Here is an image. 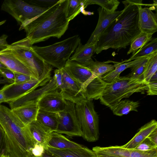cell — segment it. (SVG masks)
Returning a JSON list of instances; mask_svg holds the SVG:
<instances>
[{"label":"cell","mask_w":157,"mask_h":157,"mask_svg":"<svg viewBox=\"0 0 157 157\" xmlns=\"http://www.w3.org/2000/svg\"><path fill=\"white\" fill-rule=\"evenodd\" d=\"M139 105L138 101H134L127 99L121 100L111 110L114 115L121 116L127 114L131 111L138 112L137 108Z\"/></svg>","instance_id":"30"},{"label":"cell","mask_w":157,"mask_h":157,"mask_svg":"<svg viewBox=\"0 0 157 157\" xmlns=\"http://www.w3.org/2000/svg\"><path fill=\"white\" fill-rule=\"evenodd\" d=\"M29 131L35 141L43 145L46 149L49 133L36 120L28 126Z\"/></svg>","instance_id":"27"},{"label":"cell","mask_w":157,"mask_h":157,"mask_svg":"<svg viewBox=\"0 0 157 157\" xmlns=\"http://www.w3.org/2000/svg\"><path fill=\"white\" fill-rule=\"evenodd\" d=\"M32 45L27 37L9 45L10 48L27 66L36 78L42 75L45 62L32 49Z\"/></svg>","instance_id":"9"},{"label":"cell","mask_w":157,"mask_h":157,"mask_svg":"<svg viewBox=\"0 0 157 157\" xmlns=\"http://www.w3.org/2000/svg\"><path fill=\"white\" fill-rule=\"evenodd\" d=\"M157 52V38H152L148 42L139 49L128 59L121 62L124 63L129 62L136 59L147 56Z\"/></svg>","instance_id":"29"},{"label":"cell","mask_w":157,"mask_h":157,"mask_svg":"<svg viewBox=\"0 0 157 157\" xmlns=\"http://www.w3.org/2000/svg\"><path fill=\"white\" fill-rule=\"evenodd\" d=\"M156 129L157 122L155 120H152L142 126L131 140L121 146L126 148L135 149Z\"/></svg>","instance_id":"20"},{"label":"cell","mask_w":157,"mask_h":157,"mask_svg":"<svg viewBox=\"0 0 157 157\" xmlns=\"http://www.w3.org/2000/svg\"><path fill=\"white\" fill-rule=\"evenodd\" d=\"M107 83L101 78L93 75L90 79L82 88V93L86 99H99Z\"/></svg>","instance_id":"19"},{"label":"cell","mask_w":157,"mask_h":157,"mask_svg":"<svg viewBox=\"0 0 157 157\" xmlns=\"http://www.w3.org/2000/svg\"><path fill=\"white\" fill-rule=\"evenodd\" d=\"M92 150L97 154L117 157H157V148L147 151L128 149L121 146H95Z\"/></svg>","instance_id":"11"},{"label":"cell","mask_w":157,"mask_h":157,"mask_svg":"<svg viewBox=\"0 0 157 157\" xmlns=\"http://www.w3.org/2000/svg\"><path fill=\"white\" fill-rule=\"evenodd\" d=\"M152 35L141 32L131 42L127 54L135 52L151 40L152 38Z\"/></svg>","instance_id":"34"},{"label":"cell","mask_w":157,"mask_h":157,"mask_svg":"<svg viewBox=\"0 0 157 157\" xmlns=\"http://www.w3.org/2000/svg\"><path fill=\"white\" fill-rule=\"evenodd\" d=\"M6 102V99L2 90H0V104L2 103Z\"/></svg>","instance_id":"47"},{"label":"cell","mask_w":157,"mask_h":157,"mask_svg":"<svg viewBox=\"0 0 157 157\" xmlns=\"http://www.w3.org/2000/svg\"><path fill=\"white\" fill-rule=\"evenodd\" d=\"M80 42V36L76 35L51 45L44 47L32 45V48L45 62L61 69Z\"/></svg>","instance_id":"5"},{"label":"cell","mask_w":157,"mask_h":157,"mask_svg":"<svg viewBox=\"0 0 157 157\" xmlns=\"http://www.w3.org/2000/svg\"><path fill=\"white\" fill-rule=\"evenodd\" d=\"M67 2L68 0H59L24 27L32 45L51 37L59 38L64 34L69 23L66 16Z\"/></svg>","instance_id":"2"},{"label":"cell","mask_w":157,"mask_h":157,"mask_svg":"<svg viewBox=\"0 0 157 157\" xmlns=\"http://www.w3.org/2000/svg\"><path fill=\"white\" fill-rule=\"evenodd\" d=\"M52 67L45 62L44 68L42 75L39 78H33L27 82L5 85L1 90L5 97L6 103H9L20 99L35 90L43 86L52 78L51 72Z\"/></svg>","instance_id":"7"},{"label":"cell","mask_w":157,"mask_h":157,"mask_svg":"<svg viewBox=\"0 0 157 157\" xmlns=\"http://www.w3.org/2000/svg\"><path fill=\"white\" fill-rule=\"evenodd\" d=\"M156 52H157L147 56L140 62L131 68V72L127 76L131 78L144 81L142 74L147 61L149 57Z\"/></svg>","instance_id":"35"},{"label":"cell","mask_w":157,"mask_h":157,"mask_svg":"<svg viewBox=\"0 0 157 157\" xmlns=\"http://www.w3.org/2000/svg\"><path fill=\"white\" fill-rule=\"evenodd\" d=\"M58 113L39 109L36 120L49 133L55 132L59 122Z\"/></svg>","instance_id":"25"},{"label":"cell","mask_w":157,"mask_h":157,"mask_svg":"<svg viewBox=\"0 0 157 157\" xmlns=\"http://www.w3.org/2000/svg\"><path fill=\"white\" fill-rule=\"evenodd\" d=\"M14 81L13 83H15L25 82L31 80L33 78H35L21 73L14 72Z\"/></svg>","instance_id":"39"},{"label":"cell","mask_w":157,"mask_h":157,"mask_svg":"<svg viewBox=\"0 0 157 157\" xmlns=\"http://www.w3.org/2000/svg\"><path fill=\"white\" fill-rule=\"evenodd\" d=\"M0 157H10L9 155H8L5 154V153H3L2 154V155L0 156Z\"/></svg>","instance_id":"51"},{"label":"cell","mask_w":157,"mask_h":157,"mask_svg":"<svg viewBox=\"0 0 157 157\" xmlns=\"http://www.w3.org/2000/svg\"><path fill=\"white\" fill-rule=\"evenodd\" d=\"M50 7H40L21 0H5L2 5L1 9L16 20L20 25L19 30H21L28 23Z\"/></svg>","instance_id":"8"},{"label":"cell","mask_w":157,"mask_h":157,"mask_svg":"<svg viewBox=\"0 0 157 157\" xmlns=\"http://www.w3.org/2000/svg\"><path fill=\"white\" fill-rule=\"evenodd\" d=\"M41 157H58L48 152L45 150Z\"/></svg>","instance_id":"48"},{"label":"cell","mask_w":157,"mask_h":157,"mask_svg":"<svg viewBox=\"0 0 157 157\" xmlns=\"http://www.w3.org/2000/svg\"><path fill=\"white\" fill-rule=\"evenodd\" d=\"M157 52L148 59L144 70L142 77L144 81L148 83L153 76L157 73Z\"/></svg>","instance_id":"33"},{"label":"cell","mask_w":157,"mask_h":157,"mask_svg":"<svg viewBox=\"0 0 157 157\" xmlns=\"http://www.w3.org/2000/svg\"><path fill=\"white\" fill-rule=\"evenodd\" d=\"M54 75L53 77L55 78L58 89L60 90L63 83V74L61 69H56L54 71Z\"/></svg>","instance_id":"42"},{"label":"cell","mask_w":157,"mask_h":157,"mask_svg":"<svg viewBox=\"0 0 157 157\" xmlns=\"http://www.w3.org/2000/svg\"><path fill=\"white\" fill-rule=\"evenodd\" d=\"M124 8L99 36L95 45L94 53L111 48H126L141 32L138 25L140 8L144 4L142 0L122 2Z\"/></svg>","instance_id":"1"},{"label":"cell","mask_w":157,"mask_h":157,"mask_svg":"<svg viewBox=\"0 0 157 157\" xmlns=\"http://www.w3.org/2000/svg\"><path fill=\"white\" fill-rule=\"evenodd\" d=\"M59 0H32L27 1L29 3L41 7L49 8L56 3Z\"/></svg>","instance_id":"36"},{"label":"cell","mask_w":157,"mask_h":157,"mask_svg":"<svg viewBox=\"0 0 157 157\" xmlns=\"http://www.w3.org/2000/svg\"><path fill=\"white\" fill-rule=\"evenodd\" d=\"M84 4V0H68L66 16L70 22L81 12L84 15H91L92 12L86 11Z\"/></svg>","instance_id":"28"},{"label":"cell","mask_w":157,"mask_h":157,"mask_svg":"<svg viewBox=\"0 0 157 157\" xmlns=\"http://www.w3.org/2000/svg\"><path fill=\"white\" fill-rule=\"evenodd\" d=\"M157 78H151L148 83V89L146 92L147 95H154L157 94Z\"/></svg>","instance_id":"38"},{"label":"cell","mask_w":157,"mask_h":157,"mask_svg":"<svg viewBox=\"0 0 157 157\" xmlns=\"http://www.w3.org/2000/svg\"><path fill=\"white\" fill-rule=\"evenodd\" d=\"M97 157H117L113 156L98 155V154H97Z\"/></svg>","instance_id":"49"},{"label":"cell","mask_w":157,"mask_h":157,"mask_svg":"<svg viewBox=\"0 0 157 157\" xmlns=\"http://www.w3.org/2000/svg\"><path fill=\"white\" fill-rule=\"evenodd\" d=\"M47 146L58 149L82 148L84 147L70 140L61 134L55 132L49 133Z\"/></svg>","instance_id":"22"},{"label":"cell","mask_w":157,"mask_h":157,"mask_svg":"<svg viewBox=\"0 0 157 157\" xmlns=\"http://www.w3.org/2000/svg\"><path fill=\"white\" fill-rule=\"evenodd\" d=\"M45 150L58 157H97L92 150L84 147L82 148L58 149L47 147Z\"/></svg>","instance_id":"21"},{"label":"cell","mask_w":157,"mask_h":157,"mask_svg":"<svg viewBox=\"0 0 157 157\" xmlns=\"http://www.w3.org/2000/svg\"><path fill=\"white\" fill-rule=\"evenodd\" d=\"M67 103L59 90L48 93L43 96L38 103L39 109L59 113L63 110Z\"/></svg>","instance_id":"15"},{"label":"cell","mask_w":157,"mask_h":157,"mask_svg":"<svg viewBox=\"0 0 157 157\" xmlns=\"http://www.w3.org/2000/svg\"><path fill=\"white\" fill-rule=\"evenodd\" d=\"M95 44L90 43L82 45L80 42L70 59L87 67L90 60L92 59V56L94 53Z\"/></svg>","instance_id":"24"},{"label":"cell","mask_w":157,"mask_h":157,"mask_svg":"<svg viewBox=\"0 0 157 157\" xmlns=\"http://www.w3.org/2000/svg\"><path fill=\"white\" fill-rule=\"evenodd\" d=\"M2 25V23L1 22H0V25Z\"/></svg>","instance_id":"52"},{"label":"cell","mask_w":157,"mask_h":157,"mask_svg":"<svg viewBox=\"0 0 157 157\" xmlns=\"http://www.w3.org/2000/svg\"><path fill=\"white\" fill-rule=\"evenodd\" d=\"M138 25L141 32L153 35L157 31V16L150 8L139 9Z\"/></svg>","instance_id":"18"},{"label":"cell","mask_w":157,"mask_h":157,"mask_svg":"<svg viewBox=\"0 0 157 157\" xmlns=\"http://www.w3.org/2000/svg\"><path fill=\"white\" fill-rule=\"evenodd\" d=\"M57 90H59L53 77L48 82L40 88L35 90L22 98L9 103V104L11 109L28 104H38L41 98L46 94Z\"/></svg>","instance_id":"12"},{"label":"cell","mask_w":157,"mask_h":157,"mask_svg":"<svg viewBox=\"0 0 157 157\" xmlns=\"http://www.w3.org/2000/svg\"><path fill=\"white\" fill-rule=\"evenodd\" d=\"M45 150L42 145L36 143L31 150L32 154L36 157H41Z\"/></svg>","instance_id":"41"},{"label":"cell","mask_w":157,"mask_h":157,"mask_svg":"<svg viewBox=\"0 0 157 157\" xmlns=\"http://www.w3.org/2000/svg\"><path fill=\"white\" fill-rule=\"evenodd\" d=\"M7 37L8 36L6 34L0 37V52L6 49L10 45L6 41Z\"/></svg>","instance_id":"43"},{"label":"cell","mask_w":157,"mask_h":157,"mask_svg":"<svg viewBox=\"0 0 157 157\" xmlns=\"http://www.w3.org/2000/svg\"><path fill=\"white\" fill-rule=\"evenodd\" d=\"M0 125L4 132L5 149L10 157H29L37 143L27 126L12 110L0 104Z\"/></svg>","instance_id":"3"},{"label":"cell","mask_w":157,"mask_h":157,"mask_svg":"<svg viewBox=\"0 0 157 157\" xmlns=\"http://www.w3.org/2000/svg\"><path fill=\"white\" fill-rule=\"evenodd\" d=\"M63 68L71 78L80 84L82 88L93 75L87 67L70 59L66 61Z\"/></svg>","instance_id":"16"},{"label":"cell","mask_w":157,"mask_h":157,"mask_svg":"<svg viewBox=\"0 0 157 157\" xmlns=\"http://www.w3.org/2000/svg\"><path fill=\"white\" fill-rule=\"evenodd\" d=\"M63 83L60 90L64 98L75 104L86 99L82 92V86L79 82L71 78L63 68Z\"/></svg>","instance_id":"13"},{"label":"cell","mask_w":157,"mask_h":157,"mask_svg":"<svg viewBox=\"0 0 157 157\" xmlns=\"http://www.w3.org/2000/svg\"><path fill=\"white\" fill-rule=\"evenodd\" d=\"M5 68H7L0 61V69Z\"/></svg>","instance_id":"50"},{"label":"cell","mask_w":157,"mask_h":157,"mask_svg":"<svg viewBox=\"0 0 157 157\" xmlns=\"http://www.w3.org/2000/svg\"><path fill=\"white\" fill-rule=\"evenodd\" d=\"M0 73L3 77L13 83L14 81V72L8 68H2L0 69Z\"/></svg>","instance_id":"40"},{"label":"cell","mask_w":157,"mask_h":157,"mask_svg":"<svg viewBox=\"0 0 157 157\" xmlns=\"http://www.w3.org/2000/svg\"><path fill=\"white\" fill-rule=\"evenodd\" d=\"M39 109L37 104H29L11 110L25 125L28 126L36 120Z\"/></svg>","instance_id":"23"},{"label":"cell","mask_w":157,"mask_h":157,"mask_svg":"<svg viewBox=\"0 0 157 157\" xmlns=\"http://www.w3.org/2000/svg\"><path fill=\"white\" fill-rule=\"evenodd\" d=\"M99 14L98 21L96 26L91 34L87 43L96 44L99 36L109 26L112 22L122 13L121 11H115L109 13L100 7L98 9Z\"/></svg>","instance_id":"17"},{"label":"cell","mask_w":157,"mask_h":157,"mask_svg":"<svg viewBox=\"0 0 157 157\" xmlns=\"http://www.w3.org/2000/svg\"><path fill=\"white\" fill-rule=\"evenodd\" d=\"M77 118L81 127L82 137L89 142L99 139V117L94 109L92 100L86 99L75 104Z\"/></svg>","instance_id":"6"},{"label":"cell","mask_w":157,"mask_h":157,"mask_svg":"<svg viewBox=\"0 0 157 157\" xmlns=\"http://www.w3.org/2000/svg\"><path fill=\"white\" fill-rule=\"evenodd\" d=\"M117 0H84L86 8L89 5H98L109 13H112L117 9L120 4Z\"/></svg>","instance_id":"32"},{"label":"cell","mask_w":157,"mask_h":157,"mask_svg":"<svg viewBox=\"0 0 157 157\" xmlns=\"http://www.w3.org/2000/svg\"><path fill=\"white\" fill-rule=\"evenodd\" d=\"M0 61L13 72L36 78L25 63L14 54L8 47L0 52Z\"/></svg>","instance_id":"14"},{"label":"cell","mask_w":157,"mask_h":157,"mask_svg":"<svg viewBox=\"0 0 157 157\" xmlns=\"http://www.w3.org/2000/svg\"><path fill=\"white\" fill-rule=\"evenodd\" d=\"M4 135V131L0 125V156L3 153V149H5Z\"/></svg>","instance_id":"44"},{"label":"cell","mask_w":157,"mask_h":157,"mask_svg":"<svg viewBox=\"0 0 157 157\" xmlns=\"http://www.w3.org/2000/svg\"><path fill=\"white\" fill-rule=\"evenodd\" d=\"M147 56L124 63L109 61V63L112 62L113 63L114 69L103 75L102 77V80L107 83L112 82L120 76L121 73L124 71L127 68L133 67L142 61Z\"/></svg>","instance_id":"26"},{"label":"cell","mask_w":157,"mask_h":157,"mask_svg":"<svg viewBox=\"0 0 157 157\" xmlns=\"http://www.w3.org/2000/svg\"><path fill=\"white\" fill-rule=\"evenodd\" d=\"M108 61L101 62L91 59L89 61L87 67L94 75L102 78L106 73L113 70L115 67L113 65L109 64Z\"/></svg>","instance_id":"31"},{"label":"cell","mask_w":157,"mask_h":157,"mask_svg":"<svg viewBox=\"0 0 157 157\" xmlns=\"http://www.w3.org/2000/svg\"><path fill=\"white\" fill-rule=\"evenodd\" d=\"M66 101L64 109L58 113L59 124L55 132L70 137L82 136V130L76 112L75 104Z\"/></svg>","instance_id":"10"},{"label":"cell","mask_w":157,"mask_h":157,"mask_svg":"<svg viewBox=\"0 0 157 157\" xmlns=\"http://www.w3.org/2000/svg\"><path fill=\"white\" fill-rule=\"evenodd\" d=\"M148 89V83L139 79L120 76L114 81L107 83L99 99L100 103L111 110L120 101L128 98L133 94H144Z\"/></svg>","instance_id":"4"},{"label":"cell","mask_w":157,"mask_h":157,"mask_svg":"<svg viewBox=\"0 0 157 157\" xmlns=\"http://www.w3.org/2000/svg\"><path fill=\"white\" fill-rule=\"evenodd\" d=\"M12 83L11 82L4 78L2 75L0 73V84Z\"/></svg>","instance_id":"46"},{"label":"cell","mask_w":157,"mask_h":157,"mask_svg":"<svg viewBox=\"0 0 157 157\" xmlns=\"http://www.w3.org/2000/svg\"><path fill=\"white\" fill-rule=\"evenodd\" d=\"M147 138L157 145V129L153 132Z\"/></svg>","instance_id":"45"},{"label":"cell","mask_w":157,"mask_h":157,"mask_svg":"<svg viewBox=\"0 0 157 157\" xmlns=\"http://www.w3.org/2000/svg\"><path fill=\"white\" fill-rule=\"evenodd\" d=\"M157 148V145L155 144L147 138L135 148L136 149L147 151Z\"/></svg>","instance_id":"37"}]
</instances>
